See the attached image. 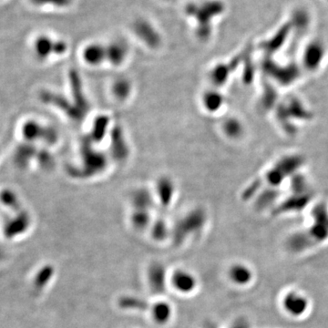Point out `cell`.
<instances>
[{
	"mask_svg": "<svg viewBox=\"0 0 328 328\" xmlns=\"http://www.w3.org/2000/svg\"><path fill=\"white\" fill-rule=\"evenodd\" d=\"M116 87L121 88V89H116V94L118 95L124 97L125 95L128 94V92L129 91V86L125 82L117 84Z\"/></svg>",
	"mask_w": 328,
	"mask_h": 328,
	"instance_id": "obj_15",
	"label": "cell"
},
{
	"mask_svg": "<svg viewBox=\"0 0 328 328\" xmlns=\"http://www.w3.org/2000/svg\"><path fill=\"white\" fill-rule=\"evenodd\" d=\"M168 230H167L166 225H164L162 222H159L156 225H154L152 229V238L156 241H162L164 240L167 236Z\"/></svg>",
	"mask_w": 328,
	"mask_h": 328,
	"instance_id": "obj_14",
	"label": "cell"
},
{
	"mask_svg": "<svg viewBox=\"0 0 328 328\" xmlns=\"http://www.w3.org/2000/svg\"><path fill=\"white\" fill-rule=\"evenodd\" d=\"M119 304L123 309L128 310H144L148 308V303L144 300L133 297V296H124L119 302Z\"/></svg>",
	"mask_w": 328,
	"mask_h": 328,
	"instance_id": "obj_11",
	"label": "cell"
},
{
	"mask_svg": "<svg viewBox=\"0 0 328 328\" xmlns=\"http://www.w3.org/2000/svg\"><path fill=\"white\" fill-rule=\"evenodd\" d=\"M107 58L113 64H120L124 60L128 53V47L124 42L116 41L106 48Z\"/></svg>",
	"mask_w": 328,
	"mask_h": 328,
	"instance_id": "obj_8",
	"label": "cell"
},
{
	"mask_svg": "<svg viewBox=\"0 0 328 328\" xmlns=\"http://www.w3.org/2000/svg\"><path fill=\"white\" fill-rule=\"evenodd\" d=\"M282 305L291 316H300L308 309V300L293 291L286 295Z\"/></svg>",
	"mask_w": 328,
	"mask_h": 328,
	"instance_id": "obj_4",
	"label": "cell"
},
{
	"mask_svg": "<svg viewBox=\"0 0 328 328\" xmlns=\"http://www.w3.org/2000/svg\"><path fill=\"white\" fill-rule=\"evenodd\" d=\"M150 215L148 211L139 210L133 215V224L139 230L144 229L150 224Z\"/></svg>",
	"mask_w": 328,
	"mask_h": 328,
	"instance_id": "obj_12",
	"label": "cell"
},
{
	"mask_svg": "<svg viewBox=\"0 0 328 328\" xmlns=\"http://www.w3.org/2000/svg\"><path fill=\"white\" fill-rule=\"evenodd\" d=\"M185 220L182 221L181 224L179 225L178 230L176 232V241L183 242L185 237H187L189 234H191L192 232L198 231L202 225H203V217L199 216V213H192L184 218Z\"/></svg>",
	"mask_w": 328,
	"mask_h": 328,
	"instance_id": "obj_5",
	"label": "cell"
},
{
	"mask_svg": "<svg viewBox=\"0 0 328 328\" xmlns=\"http://www.w3.org/2000/svg\"><path fill=\"white\" fill-rule=\"evenodd\" d=\"M209 328H214V327H209Z\"/></svg>",
	"mask_w": 328,
	"mask_h": 328,
	"instance_id": "obj_16",
	"label": "cell"
},
{
	"mask_svg": "<svg viewBox=\"0 0 328 328\" xmlns=\"http://www.w3.org/2000/svg\"><path fill=\"white\" fill-rule=\"evenodd\" d=\"M36 7H48L54 8H66L72 3V0H29Z\"/></svg>",
	"mask_w": 328,
	"mask_h": 328,
	"instance_id": "obj_13",
	"label": "cell"
},
{
	"mask_svg": "<svg viewBox=\"0 0 328 328\" xmlns=\"http://www.w3.org/2000/svg\"><path fill=\"white\" fill-rule=\"evenodd\" d=\"M229 278L237 286H245L253 279L251 269L242 264L233 265L229 269Z\"/></svg>",
	"mask_w": 328,
	"mask_h": 328,
	"instance_id": "obj_7",
	"label": "cell"
},
{
	"mask_svg": "<svg viewBox=\"0 0 328 328\" xmlns=\"http://www.w3.org/2000/svg\"><path fill=\"white\" fill-rule=\"evenodd\" d=\"M34 47L36 53L41 58H46L53 52L59 54L65 52V50H67L66 45L64 43L53 41L47 36H42L36 39Z\"/></svg>",
	"mask_w": 328,
	"mask_h": 328,
	"instance_id": "obj_3",
	"label": "cell"
},
{
	"mask_svg": "<svg viewBox=\"0 0 328 328\" xmlns=\"http://www.w3.org/2000/svg\"><path fill=\"white\" fill-rule=\"evenodd\" d=\"M170 286L176 292L189 295L195 290L198 282L191 272L184 269H176L170 277Z\"/></svg>",
	"mask_w": 328,
	"mask_h": 328,
	"instance_id": "obj_1",
	"label": "cell"
},
{
	"mask_svg": "<svg viewBox=\"0 0 328 328\" xmlns=\"http://www.w3.org/2000/svg\"><path fill=\"white\" fill-rule=\"evenodd\" d=\"M150 316L156 324L163 325L169 323L172 316V308L165 301H159L150 308Z\"/></svg>",
	"mask_w": 328,
	"mask_h": 328,
	"instance_id": "obj_6",
	"label": "cell"
},
{
	"mask_svg": "<svg viewBox=\"0 0 328 328\" xmlns=\"http://www.w3.org/2000/svg\"><path fill=\"white\" fill-rule=\"evenodd\" d=\"M135 31L144 41L154 46L158 43L159 36L154 28L147 21H139L135 25Z\"/></svg>",
	"mask_w": 328,
	"mask_h": 328,
	"instance_id": "obj_10",
	"label": "cell"
},
{
	"mask_svg": "<svg viewBox=\"0 0 328 328\" xmlns=\"http://www.w3.org/2000/svg\"><path fill=\"white\" fill-rule=\"evenodd\" d=\"M167 274L162 264L154 263L148 269V282L151 292L155 295H162L166 290Z\"/></svg>",
	"mask_w": 328,
	"mask_h": 328,
	"instance_id": "obj_2",
	"label": "cell"
},
{
	"mask_svg": "<svg viewBox=\"0 0 328 328\" xmlns=\"http://www.w3.org/2000/svg\"><path fill=\"white\" fill-rule=\"evenodd\" d=\"M83 57L86 62L92 65H97L99 63L102 62L104 59L107 58L106 48H104L100 44L90 45L84 50Z\"/></svg>",
	"mask_w": 328,
	"mask_h": 328,
	"instance_id": "obj_9",
	"label": "cell"
}]
</instances>
